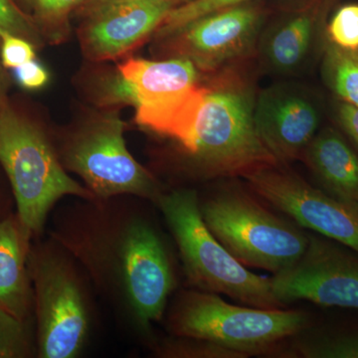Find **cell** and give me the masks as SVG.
Masks as SVG:
<instances>
[{"label": "cell", "mask_w": 358, "mask_h": 358, "mask_svg": "<svg viewBox=\"0 0 358 358\" xmlns=\"http://www.w3.org/2000/svg\"><path fill=\"white\" fill-rule=\"evenodd\" d=\"M157 209L136 195L70 197L54 209L46 232L81 264L120 329L148 350L159 338L155 326L178 289L180 270Z\"/></svg>", "instance_id": "1"}, {"label": "cell", "mask_w": 358, "mask_h": 358, "mask_svg": "<svg viewBox=\"0 0 358 358\" xmlns=\"http://www.w3.org/2000/svg\"><path fill=\"white\" fill-rule=\"evenodd\" d=\"M28 268L37 358L83 357L99 326V296L86 271L47 233L33 240Z\"/></svg>", "instance_id": "2"}, {"label": "cell", "mask_w": 358, "mask_h": 358, "mask_svg": "<svg viewBox=\"0 0 358 358\" xmlns=\"http://www.w3.org/2000/svg\"><path fill=\"white\" fill-rule=\"evenodd\" d=\"M0 169L16 213L33 240L46 234L52 213L63 199H95L63 166L54 134L9 102L0 112Z\"/></svg>", "instance_id": "3"}, {"label": "cell", "mask_w": 358, "mask_h": 358, "mask_svg": "<svg viewBox=\"0 0 358 358\" xmlns=\"http://www.w3.org/2000/svg\"><path fill=\"white\" fill-rule=\"evenodd\" d=\"M155 204L173 239L187 288L225 294L249 307L285 308L273 294L271 278L251 272L212 234L196 189L166 188Z\"/></svg>", "instance_id": "4"}, {"label": "cell", "mask_w": 358, "mask_h": 358, "mask_svg": "<svg viewBox=\"0 0 358 358\" xmlns=\"http://www.w3.org/2000/svg\"><path fill=\"white\" fill-rule=\"evenodd\" d=\"M256 99L239 82L206 86L189 148L173 155L179 173L192 180L243 176L275 164L255 126Z\"/></svg>", "instance_id": "5"}, {"label": "cell", "mask_w": 358, "mask_h": 358, "mask_svg": "<svg viewBox=\"0 0 358 358\" xmlns=\"http://www.w3.org/2000/svg\"><path fill=\"white\" fill-rule=\"evenodd\" d=\"M162 322L169 334L205 339L249 357L303 334L310 317L301 310L235 306L220 294L187 288L174 293Z\"/></svg>", "instance_id": "6"}, {"label": "cell", "mask_w": 358, "mask_h": 358, "mask_svg": "<svg viewBox=\"0 0 358 358\" xmlns=\"http://www.w3.org/2000/svg\"><path fill=\"white\" fill-rule=\"evenodd\" d=\"M124 129L117 109H105L54 134V141L66 171L79 176L95 199L129 194L155 203L166 186L134 159Z\"/></svg>", "instance_id": "7"}, {"label": "cell", "mask_w": 358, "mask_h": 358, "mask_svg": "<svg viewBox=\"0 0 358 358\" xmlns=\"http://www.w3.org/2000/svg\"><path fill=\"white\" fill-rule=\"evenodd\" d=\"M199 208L212 234L247 268L275 275L307 249L308 235L298 224L273 213L243 190L225 188L199 195Z\"/></svg>", "instance_id": "8"}, {"label": "cell", "mask_w": 358, "mask_h": 358, "mask_svg": "<svg viewBox=\"0 0 358 358\" xmlns=\"http://www.w3.org/2000/svg\"><path fill=\"white\" fill-rule=\"evenodd\" d=\"M117 69L133 94L136 124L173 141L176 152L189 147L206 92L199 68L182 57L129 58Z\"/></svg>", "instance_id": "9"}, {"label": "cell", "mask_w": 358, "mask_h": 358, "mask_svg": "<svg viewBox=\"0 0 358 358\" xmlns=\"http://www.w3.org/2000/svg\"><path fill=\"white\" fill-rule=\"evenodd\" d=\"M252 190L300 227L345 245L358 254V213L279 164L245 173Z\"/></svg>", "instance_id": "10"}, {"label": "cell", "mask_w": 358, "mask_h": 358, "mask_svg": "<svg viewBox=\"0 0 358 358\" xmlns=\"http://www.w3.org/2000/svg\"><path fill=\"white\" fill-rule=\"evenodd\" d=\"M263 24L262 11L246 2L206 14L162 40L169 57L188 59L207 72L255 50Z\"/></svg>", "instance_id": "11"}, {"label": "cell", "mask_w": 358, "mask_h": 358, "mask_svg": "<svg viewBox=\"0 0 358 358\" xmlns=\"http://www.w3.org/2000/svg\"><path fill=\"white\" fill-rule=\"evenodd\" d=\"M282 306L296 301L358 310V258L336 244L308 235L307 249L291 267L271 278Z\"/></svg>", "instance_id": "12"}, {"label": "cell", "mask_w": 358, "mask_h": 358, "mask_svg": "<svg viewBox=\"0 0 358 358\" xmlns=\"http://www.w3.org/2000/svg\"><path fill=\"white\" fill-rule=\"evenodd\" d=\"M176 0H98L78 38L92 62L114 60L157 32Z\"/></svg>", "instance_id": "13"}, {"label": "cell", "mask_w": 358, "mask_h": 358, "mask_svg": "<svg viewBox=\"0 0 358 358\" xmlns=\"http://www.w3.org/2000/svg\"><path fill=\"white\" fill-rule=\"evenodd\" d=\"M254 120L259 136L277 164L299 159L317 134L319 108L303 90L275 85L255 101Z\"/></svg>", "instance_id": "14"}, {"label": "cell", "mask_w": 358, "mask_h": 358, "mask_svg": "<svg viewBox=\"0 0 358 358\" xmlns=\"http://www.w3.org/2000/svg\"><path fill=\"white\" fill-rule=\"evenodd\" d=\"M322 7L294 11L263 30L257 49L263 65L278 75H293L307 64L322 26Z\"/></svg>", "instance_id": "15"}, {"label": "cell", "mask_w": 358, "mask_h": 358, "mask_svg": "<svg viewBox=\"0 0 358 358\" xmlns=\"http://www.w3.org/2000/svg\"><path fill=\"white\" fill-rule=\"evenodd\" d=\"M33 238L16 211L0 221V310L34 320L28 256Z\"/></svg>", "instance_id": "16"}, {"label": "cell", "mask_w": 358, "mask_h": 358, "mask_svg": "<svg viewBox=\"0 0 358 358\" xmlns=\"http://www.w3.org/2000/svg\"><path fill=\"white\" fill-rule=\"evenodd\" d=\"M320 189L358 213V155L336 129L315 134L303 152Z\"/></svg>", "instance_id": "17"}, {"label": "cell", "mask_w": 358, "mask_h": 358, "mask_svg": "<svg viewBox=\"0 0 358 358\" xmlns=\"http://www.w3.org/2000/svg\"><path fill=\"white\" fill-rule=\"evenodd\" d=\"M322 77L341 102L358 106V50L341 48L327 39Z\"/></svg>", "instance_id": "18"}, {"label": "cell", "mask_w": 358, "mask_h": 358, "mask_svg": "<svg viewBox=\"0 0 358 358\" xmlns=\"http://www.w3.org/2000/svg\"><path fill=\"white\" fill-rule=\"evenodd\" d=\"M150 352L159 358H247L212 341L173 334L157 338Z\"/></svg>", "instance_id": "19"}, {"label": "cell", "mask_w": 358, "mask_h": 358, "mask_svg": "<svg viewBox=\"0 0 358 358\" xmlns=\"http://www.w3.org/2000/svg\"><path fill=\"white\" fill-rule=\"evenodd\" d=\"M0 358H37L34 320L0 310Z\"/></svg>", "instance_id": "20"}, {"label": "cell", "mask_w": 358, "mask_h": 358, "mask_svg": "<svg viewBox=\"0 0 358 358\" xmlns=\"http://www.w3.org/2000/svg\"><path fill=\"white\" fill-rule=\"evenodd\" d=\"M36 20L45 41L57 44L70 34L68 18L75 7L87 0H31Z\"/></svg>", "instance_id": "21"}, {"label": "cell", "mask_w": 358, "mask_h": 358, "mask_svg": "<svg viewBox=\"0 0 358 358\" xmlns=\"http://www.w3.org/2000/svg\"><path fill=\"white\" fill-rule=\"evenodd\" d=\"M293 357L358 358V333L300 338L292 346Z\"/></svg>", "instance_id": "22"}, {"label": "cell", "mask_w": 358, "mask_h": 358, "mask_svg": "<svg viewBox=\"0 0 358 358\" xmlns=\"http://www.w3.org/2000/svg\"><path fill=\"white\" fill-rule=\"evenodd\" d=\"M251 1L253 0H190L181 6L174 7L155 33V36L157 39L164 38L182 26L206 14Z\"/></svg>", "instance_id": "23"}, {"label": "cell", "mask_w": 358, "mask_h": 358, "mask_svg": "<svg viewBox=\"0 0 358 358\" xmlns=\"http://www.w3.org/2000/svg\"><path fill=\"white\" fill-rule=\"evenodd\" d=\"M6 33L27 39L37 49L46 42L36 20L15 0H0V41Z\"/></svg>", "instance_id": "24"}, {"label": "cell", "mask_w": 358, "mask_h": 358, "mask_svg": "<svg viewBox=\"0 0 358 358\" xmlns=\"http://www.w3.org/2000/svg\"><path fill=\"white\" fill-rule=\"evenodd\" d=\"M326 34L327 39L336 46L358 50V4L339 7L327 26Z\"/></svg>", "instance_id": "25"}, {"label": "cell", "mask_w": 358, "mask_h": 358, "mask_svg": "<svg viewBox=\"0 0 358 358\" xmlns=\"http://www.w3.org/2000/svg\"><path fill=\"white\" fill-rule=\"evenodd\" d=\"M36 46L27 39L3 34L0 41V60L6 69H15L36 59Z\"/></svg>", "instance_id": "26"}, {"label": "cell", "mask_w": 358, "mask_h": 358, "mask_svg": "<svg viewBox=\"0 0 358 358\" xmlns=\"http://www.w3.org/2000/svg\"><path fill=\"white\" fill-rule=\"evenodd\" d=\"M14 78L23 89L39 90L49 82V73L43 65L37 62L36 59L15 68Z\"/></svg>", "instance_id": "27"}, {"label": "cell", "mask_w": 358, "mask_h": 358, "mask_svg": "<svg viewBox=\"0 0 358 358\" xmlns=\"http://www.w3.org/2000/svg\"><path fill=\"white\" fill-rule=\"evenodd\" d=\"M336 117L341 129L348 134L358 150V106L345 102L339 103Z\"/></svg>", "instance_id": "28"}, {"label": "cell", "mask_w": 358, "mask_h": 358, "mask_svg": "<svg viewBox=\"0 0 358 358\" xmlns=\"http://www.w3.org/2000/svg\"><path fill=\"white\" fill-rule=\"evenodd\" d=\"M14 211H15V202H14L10 186L8 182L3 185L0 181V221L6 219Z\"/></svg>", "instance_id": "29"}, {"label": "cell", "mask_w": 358, "mask_h": 358, "mask_svg": "<svg viewBox=\"0 0 358 358\" xmlns=\"http://www.w3.org/2000/svg\"><path fill=\"white\" fill-rule=\"evenodd\" d=\"M11 77L0 60V112L8 102V92L11 87Z\"/></svg>", "instance_id": "30"}, {"label": "cell", "mask_w": 358, "mask_h": 358, "mask_svg": "<svg viewBox=\"0 0 358 358\" xmlns=\"http://www.w3.org/2000/svg\"><path fill=\"white\" fill-rule=\"evenodd\" d=\"M18 3L22 4L23 7H25V10L28 11L30 7H32L31 0H17Z\"/></svg>", "instance_id": "31"}, {"label": "cell", "mask_w": 358, "mask_h": 358, "mask_svg": "<svg viewBox=\"0 0 358 358\" xmlns=\"http://www.w3.org/2000/svg\"><path fill=\"white\" fill-rule=\"evenodd\" d=\"M87 1H88V0H87Z\"/></svg>", "instance_id": "32"}]
</instances>
